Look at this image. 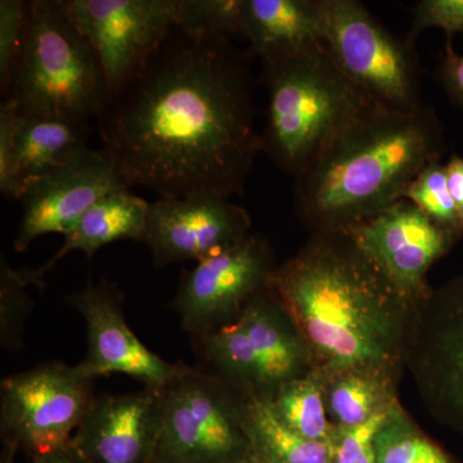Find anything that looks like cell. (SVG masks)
Listing matches in <instances>:
<instances>
[{"mask_svg":"<svg viewBox=\"0 0 463 463\" xmlns=\"http://www.w3.org/2000/svg\"><path fill=\"white\" fill-rule=\"evenodd\" d=\"M251 52L174 30L99 120L103 149L128 187L158 197L243 194L260 148Z\"/></svg>","mask_w":463,"mask_h":463,"instance_id":"6da1fadb","label":"cell"},{"mask_svg":"<svg viewBox=\"0 0 463 463\" xmlns=\"http://www.w3.org/2000/svg\"><path fill=\"white\" fill-rule=\"evenodd\" d=\"M268 289L335 373H377L394 356L408 300L347 232H313Z\"/></svg>","mask_w":463,"mask_h":463,"instance_id":"7a4b0ae2","label":"cell"},{"mask_svg":"<svg viewBox=\"0 0 463 463\" xmlns=\"http://www.w3.org/2000/svg\"><path fill=\"white\" fill-rule=\"evenodd\" d=\"M441 155L443 130L428 106H371L295 178V212L315 232L350 231L404 199Z\"/></svg>","mask_w":463,"mask_h":463,"instance_id":"3957f363","label":"cell"},{"mask_svg":"<svg viewBox=\"0 0 463 463\" xmlns=\"http://www.w3.org/2000/svg\"><path fill=\"white\" fill-rule=\"evenodd\" d=\"M261 65L268 105L260 148L295 178L374 105L343 74L325 44Z\"/></svg>","mask_w":463,"mask_h":463,"instance_id":"277c9868","label":"cell"},{"mask_svg":"<svg viewBox=\"0 0 463 463\" xmlns=\"http://www.w3.org/2000/svg\"><path fill=\"white\" fill-rule=\"evenodd\" d=\"M3 99L18 112L90 124L108 108L96 54L63 0L29 2L25 33Z\"/></svg>","mask_w":463,"mask_h":463,"instance_id":"5b68a950","label":"cell"},{"mask_svg":"<svg viewBox=\"0 0 463 463\" xmlns=\"http://www.w3.org/2000/svg\"><path fill=\"white\" fill-rule=\"evenodd\" d=\"M319 8L323 44L371 102L399 112L425 108L416 44L390 32L358 0H319Z\"/></svg>","mask_w":463,"mask_h":463,"instance_id":"8992f818","label":"cell"},{"mask_svg":"<svg viewBox=\"0 0 463 463\" xmlns=\"http://www.w3.org/2000/svg\"><path fill=\"white\" fill-rule=\"evenodd\" d=\"M163 414L154 463H237L251 449L246 402L236 403L223 383L179 365L160 389Z\"/></svg>","mask_w":463,"mask_h":463,"instance_id":"52a82bcc","label":"cell"},{"mask_svg":"<svg viewBox=\"0 0 463 463\" xmlns=\"http://www.w3.org/2000/svg\"><path fill=\"white\" fill-rule=\"evenodd\" d=\"M94 398L93 379L78 365L48 362L7 377L0 422L8 449L35 458L69 446Z\"/></svg>","mask_w":463,"mask_h":463,"instance_id":"ba28073f","label":"cell"},{"mask_svg":"<svg viewBox=\"0 0 463 463\" xmlns=\"http://www.w3.org/2000/svg\"><path fill=\"white\" fill-rule=\"evenodd\" d=\"M90 45L108 105L145 69L176 27L175 0H63Z\"/></svg>","mask_w":463,"mask_h":463,"instance_id":"9c48e42d","label":"cell"},{"mask_svg":"<svg viewBox=\"0 0 463 463\" xmlns=\"http://www.w3.org/2000/svg\"><path fill=\"white\" fill-rule=\"evenodd\" d=\"M276 269L269 245L254 234L199 261L183 274L174 298L182 327L199 340L239 321L246 304L268 288Z\"/></svg>","mask_w":463,"mask_h":463,"instance_id":"30bf717a","label":"cell"},{"mask_svg":"<svg viewBox=\"0 0 463 463\" xmlns=\"http://www.w3.org/2000/svg\"><path fill=\"white\" fill-rule=\"evenodd\" d=\"M246 209L218 192L158 197L149 203L143 242L156 267L205 260L239 245L250 234Z\"/></svg>","mask_w":463,"mask_h":463,"instance_id":"8fae6325","label":"cell"},{"mask_svg":"<svg viewBox=\"0 0 463 463\" xmlns=\"http://www.w3.org/2000/svg\"><path fill=\"white\" fill-rule=\"evenodd\" d=\"M412 368L429 410L463 434V273L421 298Z\"/></svg>","mask_w":463,"mask_h":463,"instance_id":"7c38bea8","label":"cell"},{"mask_svg":"<svg viewBox=\"0 0 463 463\" xmlns=\"http://www.w3.org/2000/svg\"><path fill=\"white\" fill-rule=\"evenodd\" d=\"M346 232L364 257L408 301L421 300L428 294L426 274L459 239L432 223L407 199Z\"/></svg>","mask_w":463,"mask_h":463,"instance_id":"4fadbf2b","label":"cell"},{"mask_svg":"<svg viewBox=\"0 0 463 463\" xmlns=\"http://www.w3.org/2000/svg\"><path fill=\"white\" fill-rule=\"evenodd\" d=\"M129 190L105 149L85 148L57 173L30 185L20 203L23 218L14 248L26 251L44 234L65 236L94 203L114 192Z\"/></svg>","mask_w":463,"mask_h":463,"instance_id":"5bb4252c","label":"cell"},{"mask_svg":"<svg viewBox=\"0 0 463 463\" xmlns=\"http://www.w3.org/2000/svg\"><path fill=\"white\" fill-rule=\"evenodd\" d=\"M67 303L83 316L88 352L79 370L90 377L124 373L147 388L161 389L178 373L179 365L164 361L133 334L124 319L121 294L114 283H88L67 295Z\"/></svg>","mask_w":463,"mask_h":463,"instance_id":"9a60e30c","label":"cell"},{"mask_svg":"<svg viewBox=\"0 0 463 463\" xmlns=\"http://www.w3.org/2000/svg\"><path fill=\"white\" fill-rule=\"evenodd\" d=\"M160 389L94 398L71 439L87 463H154L160 437Z\"/></svg>","mask_w":463,"mask_h":463,"instance_id":"2e32d148","label":"cell"},{"mask_svg":"<svg viewBox=\"0 0 463 463\" xmlns=\"http://www.w3.org/2000/svg\"><path fill=\"white\" fill-rule=\"evenodd\" d=\"M88 124L54 116L21 114L14 134V184L16 201L33 183L65 167L88 148Z\"/></svg>","mask_w":463,"mask_h":463,"instance_id":"e0dca14e","label":"cell"},{"mask_svg":"<svg viewBox=\"0 0 463 463\" xmlns=\"http://www.w3.org/2000/svg\"><path fill=\"white\" fill-rule=\"evenodd\" d=\"M243 38L261 61L323 44L319 0H245Z\"/></svg>","mask_w":463,"mask_h":463,"instance_id":"ac0fdd59","label":"cell"},{"mask_svg":"<svg viewBox=\"0 0 463 463\" xmlns=\"http://www.w3.org/2000/svg\"><path fill=\"white\" fill-rule=\"evenodd\" d=\"M149 203L129 190L118 191L100 199L65 234L63 245L39 268L45 276L69 252L78 250L88 258L99 249L120 240L143 242L147 228Z\"/></svg>","mask_w":463,"mask_h":463,"instance_id":"d6986e66","label":"cell"},{"mask_svg":"<svg viewBox=\"0 0 463 463\" xmlns=\"http://www.w3.org/2000/svg\"><path fill=\"white\" fill-rule=\"evenodd\" d=\"M283 313L281 304L267 288L246 304L239 319L257 352L264 388L273 392L282 383L297 379L304 362L303 346Z\"/></svg>","mask_w":463,"mask_h":463,"instance_id":"ffe728a7","label":"cell"},{"mask_svg":"<svg viewBox=\"0 0 463 463\" xmlns=\"http://www.w3.org/2000/svg\"><path fill=\"white\" fill-rule=\"evenodd\" d=\"M245 431L251 450L265 463H331V446L310 440L279 419L269 399L246 401Z\"/></svg>","mask_w":463,"mask_h":463,"instance_id":"44dd1931","label":"cell"},{"mask_svg":"<svg viewBox=\"0 0 463 463\" xmlns=\"http://www.w3.org/2000/svg\"><path fill=\"white\" fill-rule=\"evenodd\" d=\"M268 399L291 430L310 440L331 443L334 430L326 419L321 385L315 379L288 381Z\"/></svg>","mask_w":463,"mask_h":463,"instance_id":"7402d4cb","label":"cell"},{"mask_svg":"<svg viewBox=\"0 0 463 463\" xmlns=\"http://www.w3.org/2000/svg\"><path fill=\"white\" fill-rule=\"evenodd\" d=\"M199 341L207 361L225 379L252 386L255 397H261L260 390L265 388L260 362L242 323H232Z\"/></svg>","mask_w":463,"mask_h":463,"instance_id":"603a6c76","label":"cell"},{"mask_svg":"<svg viewBox=\"0 0 463 463\" xmlns=\"http://www.w3.org/2000/svg\"><path fill=\"white\" fill-rule=\"evenodd\" d=\"M392 405L374 371H347L332 386L330 407L341 428L362 425Z\"/></svg>","mask_w":463,"mask_h":463,"instance_id":"cb8c5ba5","label":"cell"},{"mask_svg":"<svg viewBox=\"0 0 463 463\" xmlns=\"http://www.w3.org/2000/svg\"><path fill=\"white\" fill-rule=\"evenodd\" d=\"M29 286L45 288L44 276L39 269L24 268L16 270L2 258L0 264V341L7 350L24 346L25 321L33 307V301L27 294Z\"/></svg>","mask_w":463,"mask_h":463,"instance_id":"d4e9b609","label":"cell"},{"mask_svg":"<svg viewBox=\"0 0 463 463\" xmlns=\"http://www.w3.org/2000/svg\"><path fill=\"white\" fill-rule=\"evenodd\" d=\"M176 29L194 36L243 38L245 0H175Z\"/></svg>","mask_w":463,"mask_h":463,"instance_id":"484cf974","label":"cell"},{"mask_svg":"<svg viewBox=\"0 0 463 463\" xmlns=\"http://www.w3.org/2000/svg\"><path fill=\"white\" fill-rule=\"evenodd\" d=\"M374 447L376 463H455L440 448L420 435L397 408L381 428Z\"/></svg>","mask_w":463,"mask_h":463,"instance_id":"4316f807","label":"cell"},{"mask_svg":"<svg viewBox=\"0 0 463 463\" xmlns=\"http://www.w3.org/2000/svg\"><path fill=\"white\" fill-rule=\"evenodd\" d=\"M411 201L441 230L461 237L463 221L448 190L446 166L435 161L426 166L405 192Z\"/></svg>","mask_w":463,"mask_h":463,"instance_id":"83f0119b","label":"cell"},{"mask_svg":"<svg viewBox=\"0 0 463 463\" xmlns=\"http://www.w3.org/2000/svg\"><path fill=\"white\" fill-rule=\"evenodd\" d=\"M395 408L392 405L381 411L362 425L334 431L330 443L331 463H376L374 441Z\"/></svg>","mask_w":463,"mask_h":463,"instance_id":"f1b7e54d","label":"cell"},{"mask_svg":"<svg viewBox=\"0 0 463 463\" xmlns=\"http://www.w3.org/2000/svg\"><path fill=\"white\" fill-rule=\"evenodd\" d=\"M29 2L2 0L0 2V85L7 90L12 69L25 33Z\"/></svg>","mask_w":463,"mask_h":463,"instance_id":"f546056e","label":"cell"},{"mask_svg":"<svg viewBox=\"0 0 463 463\" xmlns=\"http://www.w3.org/2000/svg\"><path fill=\"white\" fill-rule=\"evenodd\" d=\"M412 23L407 39L416 38L426 29H440L450 42L456 33H463V0H420L412 11Z\"/></svg>","mask_w":463,"mask_h":463,"instance_id":"4dcf8cb0","label":"cell"},{"mask_svg":"<svg viewBox=\"0 0 463 463\" xmlns=\"http://www.w3.org/2000/svg\"><path fill=\"white\" fill-rule=\"evenodd\" d=\"M16 118V103L11 99H3L0 106V191L9 200H16L14 184V134Z\"/></svg>","mask_w":463,"mask_h":463,"instance_id":"1f68e13d","label":"cell"},{"mask_svg":"<svg viewBox=\"0 0 463 463\" xmlns=\"http://www.w3.org/2000/svg\"><path fill=\"white\" fill-rule=\"evenodd\" d=\"M438 79L450 99L463 109V56L456 53L450 42H447L441 57Z\"/></svg>","mask_w":463,"mask_h":463,"instance_id":"d6a6232c","label":"cell"},{"mask_svg":"<svg viewBox=\"0 0 463 463\" xmlns=\"http://www.w3.org/2000/svg\"><path fill=\"white\" fill-rule=\"evenodd\" d=\"M448 190L463 221V158L453 155L446 164Z\"/></svg>","mask_w":463,"mask_h":463,"instance_id":"836d02e7","label":"cell"},{"mask_svg":"<svg viewBox=\"0 0 463 463\" xmlns=\"http://www.w3.org/2000/svg\"><path fill=\"white\" fill-rule=\"evenodd\" d=\"M33 463H87L81 458V456L72 448L71 444L62 448V449L54 450L48 455L35 457Z\"/></svg>","mask_w":463,"mask_h":463,"instance_id":"e575fe53","label":"cell"},{"mask_svg":"<svg viewBox=\"0 0 463 463\" xmlns=\"http://www.w3.org/2000/svg\"><path fill=\"white\" fill-rule=\"evenodd\" d=\"M237 463H265V462L261 461V459H259L258 457H254V458L242 459V461H240Z\"/></svg>","mask_w":463,"mask_h":463,"instance_id":"d590c367","label":"cell"},{"mask_svg":"<svg viewBox=\"0 0 463 463\" xmlns=\"http://www.w3.org/2000/svg\"><path fill=\"white\" fill-rule=\"evenodd\" d=\"M3 463H9V462H3Z\"/></svg>","mask_w":463,"mask_h":463,"instance_id":"8d00e7d4","label":"cell"}]
</instances>
